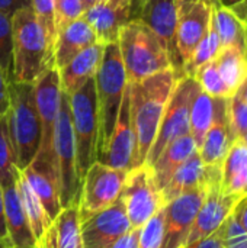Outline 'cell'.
<instances>
[{
    "instance_id": "f1b7e54d",
    "label": "cell",
    "mask_w": 247,
    "mask_h": 248,
    "mask_svg": "<svg viewBox=\"0 0 247 248\" xmlns=\"http://www.w3.org/2000/svg\"><path fill=\"white\" fill-rule=\"evenodd\" d=\"M217 108V97L210 96L201 87L197 90L189 110V132L197 142V147L204 141L207 131L210 129Z\"/></svg>"
},
{
    "instance_id": "7c38bea8",
    "label": "cell",
    "mask_w": 247,
    "mask_h": 248,
    "mask_svg": "<svg viewBox=\"0 0 247 248\" xmlns=\"http://www.w3.org/2000/svg\"><path fill=\"white\" fill-rule=\"evenodd\" d=\"M214 4L207 0H179L176 23V49L183 65L189 61L192 52L201 39L207 35Z\"/></svg>"
},
{
    "instance_id": "e575fe53",
    "label": "cell",
    "mask_w": 247,
    "mask_h": 248,
    "mask_svg": "<svg viewBox=\"0 0 247 248\" xmlns=\"http://www.w3.org/2000/svg\"><path fill=\"white\" fill-rule=\"evenodd\" d=\"M12 17L0 12V68L7 81L13 77V36H12Z\"/></svg>"
},
{
    "instance_id": "d590c367",
    "label": "cell",
    "mask_w": 247,
    "mask_h": 248,
    "mask_svg": "<svg viewBox=\"0 0 247 248\" xmlns=\"http://www.w3.org/2000/svg\"><path fill=\"white\" fill-rule=\"evenodd\" d=\"M165 237V206L156 212L138 234V248H162Z\"/></svg>"
},
{
    "instance_id": "6da1fadb",
    "label": "cell",
    "mask_w": 247,
    "mask_h": 248,
    "mask_svg": "<svg viewBox=\"0 0 247 248\" xmlns=\"http://www.w3.org/2000/svg\"><path fill=\"white\" fill-rule=\"evenodd\" d=\"M181 76L183 74L170 68L141 81L128 83L131 116L137 138L132 169L146 163L147 154L156 140L166 105Z\"/></svg>"
},
{
    "instance_id": "44dd1931",
    "label": "cell",
    "mask_w": 247,
    "mask_h": 248,
    "mask_svg": "<svg viewBox=\"0 0 247 248\" xmlns=\"http://www.w3.org/2000/svg\"><path fill=\"white\" fill-rule=\"evenodd\" d=\"M22 174L41 201L51 221H54L63 209L60 201V182L55 167L49 161L35 157L32 163L22 170Z\"/></svg>"
},
{
    "instance_id": "ee69618b",
    "label": "cell",
    "mask_w": 247,
    "mask_h": 248,
    "mask_svg": "<svg viewBox=\"0 0 247 248\" xmlns=\"http://www.w3.org/2000/svg\"><path fill=\"white\" fill-rule=\"evenodd\" d=\"M32 6L31 0H0V12L13 16L17 10Z\"/></svg>"
},
{
    "instance_id": "bcb514c9",
    "label": "cell",
    "mask_w": 247,
    "mask_h": 248,
    "mask_svg": "<svg viewBox=\"0 0 247 248\" xmlns=\"http://www.w3.org/2000/svg\"><path fill=\"white\" fill-rule=\"evenodd\" d=\"M234 214H236L240 225L243 227V230L247 232V196H245L243 199H240V202L236 205Z\"/></svg>"
},
{
    "instance_id": "484cf974",
    "label": "cell",
    "mask_w": 247,
    "mask_h": 248,
    "mask_svg": "<svg viewBox=\"0 0 247 248\" xmlns=\"http://www.w3.org/2000/svg\"><path fill=\"white\" fill-rule=\"evenodd\" d=\"M198 150L195 140L191 134H186L173 142H170L163 153L157 157V160L148 166L153 171V177L156 180V185L160 190L165 189V186L169 183L175 171Z\"/></svg>"
},
{
    "instance_id": "1f68e13d",
    "label": "cell",
    "mask_w": 247,
    "mask_h": 248,
    "mask_svg": "<svg viewBox=\"0 0 247 248\" xmlns=\"http://www.w3.org/2000/svg\"><path fill=\"white\" fill-rule=\"evenodd\" d=\"M220 51H221V42H220L218 33H217L215 26H214V23H213V19H211V26H210L207 35H205V36L201 39V42L197 45V48H195V51L192 52L189 61L183 65L182 73H183L185 76L194 77L195 71H197L201 65H204V64L213 61V60H215L217 55L220 54Z\"/></svg>"
},
{
    "instance_id": "277c9868",
    "label": "cell",
    "mask_w": 247,
    "mask_h": 248,
    "mask_svg": "<svg viewBox=\"0 0 247 248\" xmlns=\"http://www.w3.org/2000/svg\"><path fill=\"white\" fill-rule=\"evenodd\" d=\"M10 106L7 110V125L12 144L16 153V166L25 170L39 151L41 119L35 103L33 83H9Z\"/></svg>"
},
{
    "instance_id": "d6a6232c",
    "label": "cell",
    "mask_w": 247,
    "mask_h": 248,
    "mask_svg": "<svg viewBox=\"0 0 247 248\" xmlns=\"http://www.w3.org/2000/svg\"><path fill=\"white\" fill-rule=\"evenodd\" d=\"M19 171L20 170L16 166V153L9 132L7 115H3L0 118V186L4 187L15 182Z\"/></svg>"
},
{
    "instance_id": "ac0fdd59",
    "label": "cell",
    "mask_w": 247,
    "mask_h": 248,
    "mask_svg": "<svg viewBox=\"0 0 247 248\" xmlns=\"http://www.w3.org/2000/svg\"><path fill=\"white\" fill-rule=\"evenodd\" d=\"M239 202V198L221 192V180L213 182L207 189V195L192 225L186 246L217 231L229 219Z\"/></svg>"
},
{
    "instance_id": "7402d4cb",
    "label": "cell",
    "mask_w": 247,
    "mask_h": 248,
    "mask_svg": "<svg viewBox=\"0 0 247 248\" xmlns=\"http://www.w3.org/2000/svg\"><path fill=\"white\" fill-rule=\"evenodd\" d=\"M3 189L4 201V218L7 227V235L13 248H36L28 217L22 206V201L17 190V177Z\"/></svg>"
},
{
    "instance_id": "6f0895ef",
    "label": "cell",
    "mask_w": 247,
    "mask_h": 248,
    "mask_svg": "<svg viewBox=\"0 0 247 248\" xmlns=\"http://www.w3.org/2000/svg\"><path fill=\"white\" fill-rule=\"evenodd\" d=\"M183 248H185V247H183Z\"/></svg>"
},
{
    "instance_id": "74e56055",
    "label": "cell",
    "mask_w": 247,
    "mask_h": 248,
    "mask_svg": "<svg viewBox=\"0 0 247 248\" xmlns=\"http://www.w3.org/2000/svg\"><path fill=\"white\" fill-rule=\"evenodd\" d=\"M229 115L230 129L234 141L242 140L247 134V103L233 94L229 100Z\"/></svg>"
},
{
    "instance_id": "7dc6e473",
    "label": "cell",
    "mask_w": 247,
    "mask_h": 248,
    "mask_svg": "<svg viewBox=\"0 0 247 248\" xmlns=\"http://www.w3.org/2000/svg\"><path fill=\"white\" fill-rule=\"evenodd\" d=\"M36 248H57L55 235H54L52 227H49V230L47 231V234L44 235V238L36 244Z\"/></svg>"
},
{
    "instance_id": "cb8c5ba5",
    "label": "cell",
    "mask_w": 247,
    "mask_h": 248,
    "mask_svg": "<svg viewBox=\"0 0 247 248\" xmlns=\"http://www.w3.org/2000/svg\"><path fill=\"white\" fill-rule=\"evenodd\" d=\"M96 42L98 38L83 16L70 22L57 33L54 44V65L58 70L63 68L79 52Z\"/></svg>"
},
{
    "instance_id": "5b68a950",
    "label": "cell",
    "mask_w": 247,
    "mask_h": 248,
    "mask_svg": "<svg viewBox=\"0 0 247 248\" xmlns=\"http://www.w3.org/2000/svg\"><path fill=\"white\" fill-rule=\"evenodd\" d=\"M95 84H96V99H98V115H99V135H98V158H99L115 126L121 109L122 97L128 84L118 42L105 45L102 62L95 76Z\"/></svg>"
},
{
    "instance_id": "b9f144b4",
    "label": "cell",
    "mask_w": 247,
    "mask_h": 248,
    "mask_svg": "<svg viewBox=\"0 0 247 248\" xmlns=\"http://www.w3.org/2000/svg\"><path fill=\"white\" fill-rule=\"evenodd\" d=\"M10 106V94H9V81L4 73L0 68V118L7 113Z\"/></svg>"
},
{
    "instance_id": "f5cc1de1",
    "label": "cell",
    "mask_w": 247,
    "mask_h": 248,
    "mask_svg": "<svg viewBox=\"0 0 247 248\" xmlns=\"http://www.w3.org/2000/svg\"><path fill=\"white\" fill-rule=\"evenodd\" d=\"M0 248H13L12 246H9V244H6V243H3V241H0Z\"/></svg>"
},
{
    "instance_id": "60d3db41",
    "label": "cell",
    "mask_w": 247,
    "mask_h": 248,
    "mask_svg": "<svg viewBox=\"0 0 247 248\" xmlns=\"http://www.w3.org/2000/svg\"><path fill=\"white\" fill-rule=\"evenodd\" d=\"M226 224V222H224ZM224 224L214 231L213 234L207 235L205 238H201L189 246H186L185 248H224L223 244V235H224Z\"/></svg>"
},
{
    "instance_id": "30bf717a",
    "label": "cell",
    "mask_w": 247,
    "mask_h": 248,
    "mask_svg": "<svg viewBox=\"0 0 247 248\" xmlns=\"http://www.w3.org/2000/svg\"><path fill=\"white\" fill-rule=\"evenodd\" d=\"M121 201L132 228H141L166 205L153 171L147 164L134 167L127 173Z\"/></svg>"
},
{
    "instance_id": "4fadbf2b",
    "label": "cell",
    "mask_w": 247,
    "mask_h": 248,
    "mask_svg": "<svg viewBox=\"0 0 247 248\" xmlns=\"http://www.w3.org/2000/svg\"><path fill=\"white\" fill-rule=\"evenodd\" d=\"M208 186L182 193L165 205V237L162 248H183L186 246Z\"/></svg>"
},
{
    "instance_id": "c3c4849f",
    "label": "cell",
    "mask_w": 247,
    "mask_h": 248,
    "mask_svg": "<svg viewBox=\"0 0 247 248\" xmlns=\"http://www.w3.org/2000/svg\"><path fill=\"white\" fill-rule=\"evenodd\" d=\"M234 96L240 97L245 103H247V76L243 78V81L240 83V86L237 87V90H236Z\"/></svg>"
},
{
    "instance_id": "603a6c76",
    "label": "cell",
    "mask_w": 247,
    "mask_h": 248,
    "mask_svg": "<svg viewBox=\"0 0 247 248\" xmlns=\"http://www.w3.org/2000/svg\"><path fill=\"white\" fill-rule=\"evenodd\" d=\"M105 45L96 42L82 52H79L70 62L58 70L61 92L66 94H73L77 92L87 80L93 78L102 62Z\"/></svg>"
},
{
    "instance_id": "e0dca14e",
    "label": "cell",
    "mask_w": 247,
    "mask_h": 248,
    "mask_svg": "<svg viewBox=\"0 0 247 248\" xmlns=\"http://www.w3.org/2000/svg\"><path fill=\"white\" fill-rule=\"evenodd\" d=\"M179 0H140L138 20L147 25L166 45L173 70L182 73V62L176 49V23Z\"/></svg>"
},
{
    "instance_id": "9c48e42d",
    "label": "cell",
    "mask_w": 247,
    "mask_h": 248,
    "mask_svg": "<svg viewBox=\"0 0 247 248\" xmlns=\"http://www.w3.org/2000/svg\"><path fill=\"white\" fill-rule=\"evenodd\" d=\"M127 170L95 161L84 173L80 185V221L112 206L122 193Z\"/></svg>"
},
{
    "instance_id": "83f0119b",
    "label": "cell",
    "mask_w": 247,
    "mask_h": 248,
    "mask_svg": "<svg viewBox=\"0 0 247 248\" xmlns=\"http://www.w3.org/2000/svg\"><path fill=\"white\" fill-rule=\"evenodd\" d=\"M17 190H19L22 206L28 217L33 238L38 244L44 238V235L47 234L49 227L52 225V221L48 217V214L45 212L41 201L38 199V196L35 195L32 187L29 186V183L25 179V176L22 174V171H19V174H17Z\"/></svg>"
},
{
    "instance_id": "4316f807",
    "label": "cell",
    "mask_w": 247,
    "mask_h": 248,
    "mask_svg": "<svg viewBox=\"0 0 247 248\" xmlns=\"http://www.w3.org/2000/svg\"><path fill=\"white\" fill-rule=\"evenodd\" d=\"M213 23L218 33L221 48H236L247 55V29L245 20L231 7L214 6Z\"/></svg>"
},
{
    "instance_id": "2e32d148",
    "label": "cell",
    "mask_w": 247,
    "mask_h": 248,
    "mask_svg": "<svg viewBox=\"0 0 247 248\" xmlns=\"http://www.w3.org/2000/svg\"><path fill=\"white\" fill-rule=\"evenodd\" d=\"M140 0L99 1L83 13L84 20L93 29L98 42L102 45L118 42L119 31L131 20H138Z\"/></svg>"
},
{
    "instance_id": "3957f363",
    "label": "cell",
    "mask_w": 247,
    "mask_h": 248,
    "mask_svg": "<svg viewBox=\"0 0 247 248\" xmlns=\"http://www.w3.org/2000/svg\"><path fill=\"white\" fill-rule=\"evenodd\" d=\"M118 48L128 83L173 68L166 45L141 20H131L121 28Z\"/></svg>"
},
{
    "instance_id": "4dcf8cb0",
    "label": "cell",
    "mask_w": 247,
    "mask_h": 248,
    "mask_svg": "<svg viewBox=\"0 0 247 248\" xmlns=\"http://www.w3.org/2000/svg\"><path fill=\"white\" fill-rule=\"evenodd\" d=\"M215 64L230 96H233L247 76V55L236 48H221Z\"/></svg>"
},
{
    "instance_id": "f6af8a7d",
    "label": "cell",
    "mask_w": 247,
    "mask_h": 248,
    "mask_svg": "<svg viewBox=\"0 0 247 248\" xmlns=\"http://www.w3.org/2000/svg\"><path fill=\"white\" fill-rule=\"evenodd\" d=\"M0 241L10 244L9 235H7V227H6V218H4V201H3V189L0 186Z\"/></svg>"
},
{
    "instance_id": "f907efd6",
    "label": "cell",
    "mask_w": 247,
    "mask_h": 248,
    "mask_svg": "<svg viewBox=\"0 0 247 248\" xmlns=\"http://www.w3.org/2000/svg\"><path fill=\"white\" fill-rule=\"evenodd\" d=\"M243 1H246V0H218V4L220 6H224V7H236V6H239V4H242Z\"/></svg>"
},
{
    "instance_id": "9a60e30c",
    "label": "cell",
    "mask_w": 247,
    "mask_h": 248,
    "mask_svg": "<svg viewBox=\"0 0 247 248\" xmlns=\"http://www.w3.org/2000/svg\"><path fill=\"white\" fill-rule=\"evenodd\" d=\"M135 148H137V138H135V131L131 116L130 90L127 84L115 126L98 161L115 169L130 171L134 164Z\"/></svg>"
},
{
    "instance_id": "5bb4252c",
    "label": "cell",
    "mask_w": 247,
    "mask_h": 248,
    "mask_svg": "<svg viewBox=\"0 0 247 248\" xmlns=\"http://www.w3.org/2000/svg\"><path fill=\"white\" fill-rule=\"evenodd\" d=\"M132 230L121 198L109 208L80 221L82 248H111Z\"/></svg>"
},
{
    "instance_id": "ba28073f",
    "label": "cell",
    "mask_w": 247,
    "mask_h": 248,
    "mask_svg": "<svg viewBox=\"0 0 247 248\" xmlns=\"http://www.w3.org/2000/svg\"><path fill=\"white\" fill-rule=\"evenodd\" d=\"M199 89L198 81L191 76H181L166 105L156 140L147 154L146 163L151 166L163 150L175 140L191 134L189 132V110L192 99Z\"/></svg>"
},
{
    "instance_id": "d4e9b609",
    "label": "cell",
    "mask_w": 247,
    "mask_h": 248,
    "mask_svg": "<svg viewBox=\"0 0 247 248\" xmlns=\"http://www.w3.org/2000/svg\"><path fill=\"white\" fill-rule=\"evenodd\" d=\"M221 192L243 199L247 196V144L236 140L221 166Z\"/></svg>"
},
{
    "instance_id": "836d02e7",
    "label": "cell",
    "mask_w": 247,
    "mask_h": 248,
    "mask_svg": "<svg viewBox=\"0 0 247 248\" xmlns=\"http://www.w3.org/2000/svg\"><path fill=\"white\" fill-rule=\"evenodd\" d=\"M194 78L198 81L199 87L208 93L210 96L213 97H231L223 78H221V74L218 71V67L215 64V60L201 65L195 74H194Z\"/></svg>"
},
{
    "instance_id": "816d5d0a",
    "label": "cell",
    "mask_w": 247,
    "mask_h": 248,
    "mask_svg": "<svg viewBox=\"0 0 247 248\" xmlns=\"http://www.w3.org/2000/svg\"><path fill=\"white\" fill-rule=\"evenodd\" d=\"M100 0H82V4H83V10H89L90 7H93L95 4H98Z\"/></svg>"
},
{
    "instance_id": "db71d44e",
    "label": "cell",
    "mask_w": 247,
    "mask_h": 248,
    "mask_svg": "<svg viewBox=\"0 0 247 248\" xmlns=\"http://www.w3.org/2000/svg\"><path fill=\"white\" fill-rule=\"evenodd\" d=\"M207 1H210V3L214 4V6H218V0H207Z\"/></svg>"
},
{
    "instance_id": "7bdbcfd3",
    "label": "cell",
    "mask_w": 247,
    "mask_h": 248,
    "mask_svg": "<svg viewBox=\"0 0 247 248\" xmlns=\"http://www.w3.org/2000/svg\"><path fill=\"white\" fill-rule=\"evenodd\" d=\"M138 234H140V228H132L111 248H138Z\"/></svg>"
},
{
    "instance_id": "d6986e66",
    "label": "cell",
    "mask_w": 247,
    "mask_h": 248,
    "mask_svg": "<svg viewBox=\"0 0 247 248\" xmlns=\"http://www.w3.org/2000/svg\"><path fill=\"white\" fill-rule=\"evenodd\" d=\"M229 100L230 97H217L214 121L198 148L202 163L210 167H221L231 144L234 142L230 129Z\"/></svg>"
},
{
    "instance_id": "11a10c76",
    "label": "cell",
    "mask_w": 247,
    "mask_h": 248,
    "mask_svg": "<svg viewBox=\"0 0 247 248\" xmlns=\"http://www.w3.org/2000/svg\"><path fill=\"white\" fill-rule=\"evenodd\" d=\"M242 141H245V142H246V144H247V134H246V135H245V137H243V138H242Z\"/></svg>"
},
{
    "instance_id": "52a82bcc",
    "label": "cell",
    "mask_w": 247,
    "mask_h": 248,
    "mask_svg": "<svg viewBox=\"0 0 247 248\" xmlns=\"http://www.w3.org/2000/svg\"><path fill=\"white\" fill-rule=\"evenodd\" d=\"M54 158L60 182L61 206L79 203L80 180L76 167V142L71 124V112L68 105V94L61 92L60 109L54 129Z\"/></svg>"
},
{
    "instance_id": "f35d334b",
    "label": "cell",
    "mask_w": 247,
    "mask_h": 248,
    "mask_svg": "<svg viewBox=\"0 0 247 248\" xmlns=\"http://www.w3.org/2000/svg\"><path fill=\"white\" fill-rule=\"evenodd\" d=\"M84 13L82 0H55V29L57 33L70 22L82 17Z\"/></svg>"
},
{
    "instance_id": "8d00e7d4",
    "label": "cell",
    "mask_w": 247,
    "mask_h": 248,
    "mask_svg": "<svg viewBox=\"0 0 247 248\" xmlns=\"http://www.w3.org/2000/svg\"><path fill=\"white\" fill-rule=\"evenodd\" d=\"M33 13L44 29L48 42L54 51V44L57 39V29H55V0H31Z\"/></svg>"
},
{
    "instance_id": "7a4b0ae2",
    "label": "cell",
    "mask_w": 247,
    "mask_h": 248,
    "mask_svg": "<svg viewBox=\"0 0 247 248\" xmlns=\"http://www.w3.org/2000/svg\"><path fill=\"white\" fill-rule=\"evenodd\" d=\"M13 77L12 81L35 83L49 67H54V51L41 28L32 6L17 10L12 17Z\"/></svg>"
},
{
    "instance_id": "8992f818",
    "label": "cell",
    "mask_w": 247,
    "mask_h": 248,
    "mask_svg": "<svg viewBox=\"0 0 247 248\" xmlns=\"http://www.w3.org/2000/svg\"><path fill=\"white\" fill-rule=\"evenodd\" d=\"M68 105L76 142L77 177L82 185L84 173L98 160L99 115L95 77L87 80L77 92L68 96Z\"/></svg>"
},
{
    "instance_id": "f546056e",
    "label": "cell",
    "mask_w": 247,
    "mask_h": 248,
    "mask_svg": "<svg viewBox=\"0 0 247 248\" xmlns=\"http://www.w3.org/2000/svg\"><path fill=\"white\" fill-rule=\"evenodd\" d=\"M51 227L55 235L57 248H82L79 203L63 208Z\"/></svg>"
},
{
    "instance_id": "ab89813d",
    "label": "cell",
    "mask_w": 247,
    "mask_h": 248,
    "mask_svg": "<svg viewBox=\"0 0 247 248\" xmlns=\"http://www.w3.org/2000/svg\"><path fill=\"white\" fill-rule=\"evenodd\" d=\"M224 248H247V232L240 225L234 211L224 224Z\"/></svg>"
},
{
    "instance_id": "ffe728a7",
    "label": "cell",
    "mask_w": 247,
    "mask_h": 248,
    "mask_svg": "<svg viewBox=\"0 0 247 248\" xmlns=\"http://www.w3.org/2000/svg\"><path fill=\"white\" fill-rule=\"evenodd\" d=\"M221 180V167L205 166L198 154V150L175 171L169 183L162 190L163 199L169 201L186 193L189 190L208 186L213 182Z\"/></svg>"
},
{
    "instance_id": "681fc988",
    "label": "cell",
    "mask_w": 247,
    "mask_h": 248,
    "mask_svg": "<svg viewBox=\"0 0 247 248\" xmlns=\"http://www.w3.org/2000/svg\"><path fill=\"white\" fill-rule=\"evenodd\" d=\"M236 12H237V15L245 20V25H246V29H247V0L246 1H243L242 4H239V6H236V7H233Z\"/></svg>"
},
{
    "instance_id": "9f6ffc18",
    "label": "cell",
    "mask_w": 247,
    "mask_h": 248,
    "mask_svg": "<svg viewBox=\"0 0 247 248\" xmlns=\"http://www.w3.org/2000/svg\"><path fill=\"white\" fill-rule=\"evenodd\" d=\"M100 1H103V3H109V1H115V0H100Z\"/></svg>"
},
{
    "instance_id": "8fae6325",
    "label": "cell",
    "mask_w": 247,
    "mask_h": 248,
    "mask_svg": "<svg viewBox=\"0 0 247 248\" xmlns=\"http://www.w3.org/2000/svg\"><path fill=\"white\" fill-rule=\"evenodd\" d=\"M35 86V103L41 119V145L35 157L49 161L55 167L54 158V129L60 109L61 84L58 68H47L33 83ZM57 170V167H55Z\"/></svg>"
}]
</instances>
